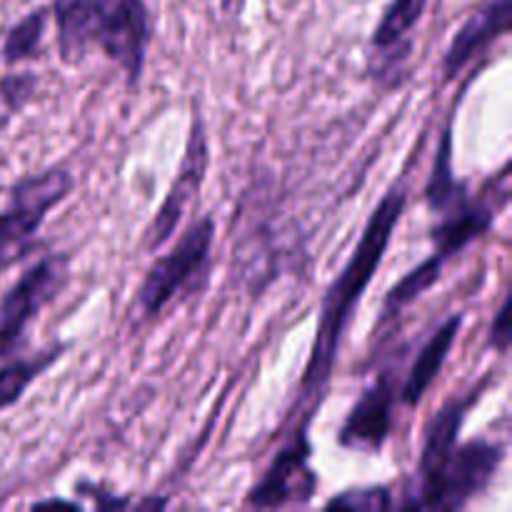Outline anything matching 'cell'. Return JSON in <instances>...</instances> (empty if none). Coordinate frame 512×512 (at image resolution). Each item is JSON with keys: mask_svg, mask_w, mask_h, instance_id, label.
I'll return each instance as SVG.
<instances>
[{"mask_svg": "<svg viewBox=\"0 0 512 512\" xmlns=\"http://www.w3.org/2000/svg\"><path fill=\"white\" fill-rule=\"evenodd\" d=\"M405 203H408V195L400 185H393L383 195V200L370 213L353 255L325 293L313 348H310L308 365H305L303 380H300V398L303 400L315 403V398L323 395V388L328 385L335 363H338L340 343L348 333L350 318L355 315L360 298L383 263L390 238L405 213Z\"/></svg>", "mask_w": 512, "mask_h": 512, "instance_id": "6da1fadb", "label": "cell"}, {"mask_svg": "<svg viewBox=\"0 0 512 512\" xmlns=\"http://www.w3.org/2000/svg\"><path fill=\"white\" fill-rule=\"evenodd\" d=\"M505 458L503 445L470 440L455 445L443 463L418 475V488L403 503L405 510H460L478 498L498 473Z\"/></svg>", "mask_w": 512, "mask_h": 512, "instance_id": "7a4b0ae2", "label": "cell"}, {"mask_svg": "<svg viewBox=\"0 0 512 512\" xmlns=\"http://www.w3.org/2000/svg\"><path fill=\"white\" fill-rule=\"evenodd\" d=\"M73 185L75 180L68 170L50 168L23 178L10 190L8 205L0 210V270L10 268L30 253L40 225L50 210L68 198Z\"/></svg>", "mask_w": 512, "mask_h": 512, "instance_id": "3957f363", "label": "cell"}, {"mask_svg": "<svg viewBox=\"0 0 512 512\" xmlns=\"http://www.w3.org/2000/svg\"><path fill=\"white\" fill-rule=\"evenodd\" d=\"M215 238V220L210 215L195 220L178 238L173 250L160 255L145 273L138 288V308L145 318L158 315L170 300L183 293L208 268L210 248Z\"/></svg>", "mask_w": 512, "mask_h": 512, "instance_id": "277c9868", "label": "cell"}, {"mask_svg": "<svg viewBox=\"0 0 512 512\" xmlns=\"http://www.w3.org/2000/svg\"><path fill=\"white\" fill-rule=\"evenodd\" d=\"M150 15L143 0H93L90 43L98 45L135 85L150 45Z\"/></svg>", "mask_w": 512, "mask_h": 512, "instance_id": "5b68a950", "label": "cell"}, {"mask_svg": "<svg viewBox=\"0 0 512 512\" xmlns=\"http://www.w3.org/2000/svg\"><path fill=\"white\" fill-rule=\"evenodd\" d=\"M68 283V255H48L25 270L0 303V360L23 343L30 320L58 298Z\"/></svg>", "mask_w": 512, "mask_h": 512, "instance_id": "8992f818", "label": "cell"}, {"mask_svg": "<svg viewBox=\"0 0 512 512\" xmlns=\"http://www.w3.org/2000/svg\"><path fill=\"white\" fill-rule=\"evenodd\" d=\"M308 420H303L298 430L288 438V443L275 455L273 465L263 475L258 485L248 493V505L253 508H285V505L308 503L318 488L315 470L310 468V448L308 440Z\"/></svg>", "mask_w": 512, "mask_h": 512, "instance_id": "52a82bcc", "label": "cell"}, {"mask_svg": "<svg viewBox=\"0 0 512 512\" xmlns=\"http://www.w3.org/2000/svg\"><path fill=\"white\" fill-rule=\"evenodd\" d=\"M210 150H208V135H205V125L200 115H195L190 123L188 143H185L183 160L178 165V175H175L173 185H170L168 195H165L163 205L158 208V215L150 223L148 235H145V248L158 250L160 245L168 243L173 233L178 230L180 220L188 213L190 203L198 195L200 185H203L205 173H208Z\"/></svg>", "mask_w": 512, "mask_h": 512, "instance_id": "ba28073f", "label": "cell"}, {"mask_svg": "<svg viewBox=\"0 0 512 512\" xmlns=\"http://www.w3.org/2000/svg\"><path fill=\"white\" fill-rule=\"evenodd\" d=\"M400 385L395 370L378 375L373 385L365 388L358 403L340 428V445L360 453H380L393 433V413L398 403Z\"/></svg>", "mask_w": 512, "mask_h": 512, "instance_id": "9c48e42d", "label": "cell"}, {"mask_svg": "<svg viewBox=\"0 0 512 512\" xmlns=\"http://www.w3.org/2000/svg\"><path fill=\"white\" fill-rule=\"evenodd\" d=\"M510 20L512 0H488L483 8L475 10V13L465 20L463 28L458 30V35H455L453 43L448 45V50H445V80L458 78L470 60H475L480 53H485L495 40L503 38L510 30Z\"/></svg>", "mask_w": 512, "mask_h": 512, "instance_id": "30bf717a", "label": "cell"}, {"mask_svg": "<svg viewBox=\"0 0 512 512\" xmlns=\"http://www.w3.org/2000/svg\"><path fill=\"white\" fill-rule=\"evenodd\" d=\"M505 200H508V195H500L498 200H495V195L493 200L468 198V203H463L460 208L443 215V220L430 230V240L435 243V255H440L443 260H450L460 250L468 248L473 240L483 238L490 230V225L495 223V215H498L500 205H505Z\"/></svg>", "mask_w": 512, "mask_h": 512, "instance_id": "8fae6325", "label": "cell"}, {"mask_svg": "<svg viewBox=\"0 0 512 512\" xmlns=\"http://www.w3.org/2000/svg\"><path fill=\"white\" fill-rule=\"evenodd\" d=\"M460 328H463V315H453V318L445 320L433 335H430L428 343L423 345V350L415 358L413 368L408 370V378L400 385V403L405 408H418L420 400L425 398V393L430 390V385L438 380L440 370H443L445 360H448L450 350H453L455 340H458Z\"/></svg>", "mask_w": 512, "mask_h": 512, "instance_id": "7c38bea8", "label": "cell"}, {"mask_svg": "<svg viewBox=\"0 0 512 512\" xmlns=\"http://www.w3.org/2000/svg\"><path fill=\"white\" fill-rule=\"evenodd\" d=\"M473 405V395H465V398H453L443 405V408L435 413V418L430 420L428 433L423 440V453H420L418 463V475L428 473L435 465L443 463L450 455V450L458 445V435L463 430L465 415L468 408Z\"/></svg>", "mask_w": 512, "mask_h": 512, "instance_id": "4fadbf2b", "label": "cell"}, {"mask_svg": "<svg viewBox=\"0 0 512 512\" xmlns=\"http://www.w3.org/2000/svg\"><path fill=\"white\" fill-rule=\"evenodd\" d=\"M453 123H455V110L448 118V125H445L443 135H440L433 173H430L428 188H425V200H428V205L438 215H448L450 210L468 203L465 185L458 183L453 175Z\"/></svg>", "mask_w": 512, "mask_h": 512, "instance_id": "5bb4252c", "label": "cell"}, {"mask_svg": "<svg viewBox=\"0 0 512 512\" xmlns=\"http://www.w3.org/2000/svg\"><path fill=\"white\" fill-rule=\"evenodd\" d=\"M55 28H58V50L65 63H78L90 43V20L93 0H53Z\"/></svg>", "mask_w": 512, "mask_h": 512, "instance_id": "9a60e30c", "label": "cell"}, {"mask_svg": "<svg viewBox=\"0 0 512 512\" xmlns=\"http://www.w3.org/2000/svg\"><path fill=\"white\" fill-rule=\"evenodd\" d=\"M425 8H428V0H393L383 13V18H380L378 28H375L373 48L380 55H388L390 60L398 58L395 50L400 45L408 48L410 33L420 23Z\"/></svg>", "mask_w": 512, "mask_h": 512, "instance_id": "2e32d148", "label": "cell"}, {"mask_svg": "<svg viewBox=\"0 0 512 512\" xmlns=\"http://www.w3.org/2000/svg\"><path fill=\"white\" fill-rule=\"evenodd\" d=\"M65 345H53V348L43 350L35 358H23L13 360V363L3 365L0 368V410L10 408L13 403H18L23 398L25 390L33 385V380H38L55 360L63 355Z\"/></svg>", "mask_w": 512, "mask_h": 512, "instance_id": "e0dca14e", "label": "cell"}, {"mask_svg": "<svg viewBox=\"0 0 512 512\" xmlns=\"http://www.w3.org/2000/svg\"><path fill=\"white\" fill-rule=\"evenodd\" d=\"M443 265L445 260L440 255H430L428 260L418 265V268L410 270L405 278H400V283L385 295V303H383V320L395 318V315L403 313L408 305H413L420 295L425 293L428 288H433L435 283L440 280L443 275Z\"/></svg>", "mask_w": 512, "mask_h": 512, "instance_id": "ac0fdd59", "label": "cell"}, {"mask_svg": "<svg viewBox=\"0 0 512 512\" xmlns=\"http://www.w3.org/2000/svg\"><path fill=\"white\" fill-rule=\"evenodd\" d=\"M45 25H48V13L45 10H35V13L25 15L20 23H15L10 28V33L5 35L3 43V60L8 65L20 63V60H28L33 55H38L40 45H43Z\"/></svg>", "mask_w": 512, "mask_h": 512, "instance_id": "d6986e66", "label": "cell"}, {"mask_svg": "<svg viewBox=\"0 0 512 512\" xmlns=\"http://www.w3.org/2000/svg\"><path fill=\"white\" fill-rule=\"evenodd\" d=\"M328 510H390L393 508V495L388 488H355L345 490L338 498L328 500Z\"/></svg>", "mask_w": 512, "mask_h": 512, "instance_id": "ffe728a7", "label": "cell"}, {"mask_svg": "<svg viewBox=\"0 0 512 512\" xmlns=\"http://www.w3.org/2000/svg\"><path fill=\"white\" fill-rule=\"evenodd\" d=\"M35 93L33 73H10L0 80V100L8 105V110H20Z\"/></svg>", "mask_w": 512, "mask_h": 512, "instance_id": "44dd1931", "label": "cell"}, {"mask_svg": "<svg viewBox=\"0 0 512 512\" xmlns=\"http://www.w3.org/2000/svg\"><path fill=\"white\" fill-rule=\"evenodd\" d=\"M510 310H512V295L508 293L503 298V305H500L498 315H495L493 328H490V345H493L500 355L508 353V348H510V333H512Z\"/></svg>", "mask_w": 512, "mask_h": 512, "instance_id": "7402d4cb", "label": "cell"}]
</instances>
